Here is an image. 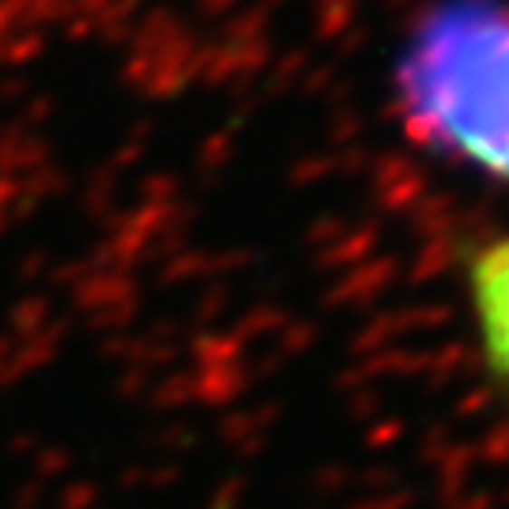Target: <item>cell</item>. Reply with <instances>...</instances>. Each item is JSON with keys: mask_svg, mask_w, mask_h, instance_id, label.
Returning <instances> with one entry per match:
<instances>
[{"mask_svg": "<svg viewBox=\"0 0 509 509\" xmlns=\"http://www.w3.org/2000/svg\"><path fill=\"white\" fill-rule=\"evenodd\" d=\"M468 287L483 359H487L491 374L509 385V235L475 249L468 264Z\"/></svg>", "mask_w": 509, "mask_h": 509, "instance_id": "7a4b0ae2", "label": "cell"}, {"mask_svg": "<svg viewBox=\"0 0 509 509\" xmlns=\"http://www.w3.org/2000/svg\"><path fill=\"white\" fill-rule=\"evenodd\" d=\"M397 95L423 148L509 181V8L437 5L397 64Z\"/></svg>", "mask_w": 509, "mask_h": 509, "instance_id": "6da1fadb", "label": "cell"}]
</instances>
